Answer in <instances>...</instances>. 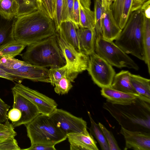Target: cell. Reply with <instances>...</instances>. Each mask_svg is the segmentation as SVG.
<instances>
[{
	"label": "cell",
	"mask_w": 150,
	"mask_h": 150,
	"mask_svg": "<svg viewBox=\"0 0 150 150\" xmlns=\"http://www.w3.org/2000/svg\"><path fill=\"white\" fill-rule=\"evenodd\" d=\"M7 116L8 119L13 123L17 122L20 119L21 113L18 109L13 108L8 112Z\"/></svg>",
	"instance_id": "cell-41"
},
{
	"label": "cell",
	"mask_w": 150,
	"mask_h": 150,
	"mask_svg": "<svg viewBox=\"0 0 150 150\" xmlns=\"http://www.w3.org/2000/svg\"><path fill=\"white\" fill-rule=\"evenodd\" d=\"M148 0H133L132 12L140 9L142 5Z\"/></svg>",
	"instance_id": "cell-44"
},
{
	"label": "cell",
	"mask_w": 150,
	"mask_h": 150,
	"mask_svg": "<svg viewBox=\"0 0 150 150\" xmlns=\"http://www.w3.org/2000/svg\"><path fill=\"white\" fill-rule=\"evenodd\" d=\"M14 91L28 100L37 108L40 114L49 116L57 108L53 99L38 91L17 83L12 88Z\"/></svg>",
	"instance_id": "cell-9"
},
{
	"label": "cell",
	"mask_w": 150,
	"mask_h": 150,
	"mask_svg": "<svg viewBox=\"0 0 150 150\" xmlns=\"http://www.w3.org/2000/svg\"><path fill=\"white\" fill-rule=\"evenodd\" d=\"M19 5L17 17L33 12L40 8V5L37 0H16Z\"/></svg>",
	"instance_id": "cell-28"
},
{
	"label": "cell",
	"mask_w": 150,
	"mask_h": 150,
	"mask_svg": "<svg viewBox=\"0 0 150 150\" xmlns=\"http://www.w3.org/2000/svg\"><path fill=\"white\" fill-rule=\"evenodd\" d=\"M13 35L27 46L56 35L54 22L40 8L13 20Z\"/></svg>",
	"instance_id": "cell-1"
},
{
	"label": "cell",
	"mask_w": 150,
	"mask_h": 150,
	"mask_svg": "<svg viewBox=\"0 0 150 150\" xmlns=\"http://www.w3.org/2000/svg\"><path fill=\"white\" fill-rule=\"evenodd\" d=\"M10 106L6 104L0 98V123H4L8 119V111Z\"/></svg>",
	"instance_id": "cell-40"
},
{
	"label": "cell",
	"mask_w": 150,
	"mask_h": 150,
	"mask_svg": "<svg viewBox=\"0 0 150 150\" xmlns=\"http://www.w3.org/2000/svg\"><path fill=\"white\" fill-rule=\"evenodd\" d=\"M143 40L144 59L147 65L149 73L150 74V19L145 16L143 28Z\"/></svg>",
	"instance_id": "cell-24"
},
{
	"label": "cell",
	"mask_w": 150,
	"mask_h": 150,
	"mask_svg": "<svg viewBox=\"0 0 150 150\" xmlns=\"http://www.w3.org/2000/svg\"><path fill=\"white\" fill-rule=\"evenodd\" d=\"M0 77L2 78L12 81H17L18 83H21V82L15 78L12 77L7 74L4 70L0 68Z\"/></svg>",
	"instance_id": "cell-45"
},
{
	"label": "cell",
	"mask_w": 150,
	"mask_h": 150,
	"mask_svg": "<svg viewBox=\"0 0 150 150\" xmlns=\"http://www.w3.org/2000/svg\"><path fill=\"white\" fill-rule=\"evenodd\" d=\"M80 9L79 0H74L71 21L76 25H79Z\"/></svg>",
	"instance_id": "cell-39"
},
{
	"label": "cell",
	"mask_w": 150,
	"mask_h": 150,
	"mask_svg": "<svg viewBox=\"0 0 150 150\" xmlns=\"http://www.w3.org/2000/svg\"><path fill=\"white\" fill-rule=\"evenodd\" d=\"M95 52L112 66L118 68L126 67L138 70V65L131 58L112 41L96 37Z\"/></svg>",
	"instance_id": "cell-6"
},
{
	"label": "cell",
	"mask_w": 150,
	"mask_h": 150,
	"mask_svg": "<svg viewBox=\"0 0 150 150\" xmlns=\"http://www.w3.org/2000/svg\"><path fill=\"white\" fill-rule=\"evenodd\" d=\"M70 150H98L96 142L87 129L79 133L67 134Z\"/></svg>",
	"instance_id": "cell-15"
},
{
	"label": "cell",
	"mask_w": 150,
	"mask_h": 150,
	"mask_svg": "<svg viewBox=\"0 0 150 150\" xmlns=\"http://www.w3.org/2000/svg\"><path fill=\"white\" fill-rule=\"evenodd\" d=\"M77 31L81 51L88 56L95 53L96 38L95 30L82 28L79 25Z\"/></svg>",
	"instance_id": "cell-19"
},
{
	"label": "cell",
	"mask_w": 150,
	"mask_h": 150,
	"mask_svg": "<svg viewBox=\"0 0 150 150\" xmlns=\"http://www.w3.org/2000/svg\"><path fill=\"white\" fill-rule=\"evenodd\" d=\"M0 68L7 74L21 82L23 79H27L34 81L50 83L49 69L28 62L15 70Z\"/></svg>",
	"instance_id": "cell-11"
},
{
	"label": "cell",
	"mask_w": 150,
	"mask_h": 150,
	"mask_svg": "<svg viewBox=\"0 0 150 150\" xmlns=\"http://www.w3.org/2000/svg\"><path fill=\"white\" fill-rule=\"evenodd\" d=\"M98 125L107 140L109 146V150H121L112 133L108 130L101 123L99 122Z\"/></svg>",
	"instance_id": "cell-34"
},
{
	"label": "cell",
	"mask_w": 150,
	"mask_h": 150,
	"mask_svg": "<svg viewBox=\"0 0 150 150\" xmlns=\"http://www.w3.org/2000/svg\"><path fill=\"white\" fill-rule=\"evenodd\" d=\"M49 116L66 134L80 132L87 129V123L82 118L77 117L62 109L57 108Z\"/></svg>",
	"instance_id": "cell-10"
},
{
	"label": "cell",
	"mask_w": 150,
	"mask_h": 150,
	"mask_svg": "<svg viewBox=\"0 0 150 150\" xmlns=\"http://www.w3.org/2000/svg\"><path fill=\"white\" fill-rule=\"evenodd\" d=\"M136 101L130 105H122L112 104L110 103L104 104V108L108 111L118 122L122 127L130 130L132 129L142 128L146 131L150 130V115L144 110L150 109L149 103L140 99L138 105Z\"/></svg>",
	"instance_id": "cell-4"
},
{
	"label": "cell",
	"mask_w": 150,
	"mask_h": 150,
	"mask_svg": "<svg viewBox=\"0 0 150 150\" xmlns=\"http://www.w3.org/2000/svg\"><path fill=\"white\" fill-rule=\"evenodd\" d=\"M22 150H56L55 145H48L37 144L31 145L30 147Z\"/></svg>",
	"instance_id": "cell-42"
},
{
	"label": "cell",
	"mask_w": 150,
	"mask_h": 150,
	"mask_svg": "<svg viewBox=\"0 0 150 150\" xmlns=\"http://www.w3.org/2000/svg\"><path fill=\"white\" fill-rule=\"evenodd\" d=\"M74 0H63L62 21H71Z\"/></svg>",
	"instance_id": "cell-37"
},
{
	"label": "cell",
	"mask_w": 150,
	"mask_h": 150,
	"mask_svg": "<svg viewBox=\"0 0 150 150\" xmlns=\"http://www.w3.org/2000/svg\"><path fill=\"white\" fill-rule=\"evenodd\" d=\"M38 2H39L40 6V5L41 4V0H37Z\"/></svg>",
	"instance_id": "cell-49"
},
{
	"label": "cell",
	"mask_w": 150,
	"mask_h": 150,
	"mask_svg": "<svg viewBox=\"0 0 150 150\" xmlns=\"http://www.w3.org/2000/svg\"><path fill=\"white\" fill-rule=\"evenodd\" d=\"M79 1L81 4L83 6L88 7L91 6V0H79Z\"/></svg>",
	"instance_id": "cell-47"
},
{
	"label": "cell",
	"mask_w": 150,
	"mask_h": 150,
	"mask_svg": "<svg viewBox=\"0 0 150 150\" xmlns=\"http://www.w3.org/2000/svg\"><path fill=\"white\" fill-rule=\"evenodd\" d=\"M79 25L83 28L94 29L95 17L94 12L90 8L82 6L79 2Z\"/></svg>",
	"instance_id": "cell-25"
},
{
	"label": "cell",
	"mask_w": 150,
	"mask_h": 150,
	"mask_svg": "<svg viewBox=\"0 0 150 150\" xmlns=\"http://www.w3.org/2000/svg\"><path fill=\"white\" fill-rule=\"evenodd\" d=\"M25 125L31 145H55L67 138V134L56 125L49 116L40 114Z\"/></svg>",
	"instance_id": "cell-5"
},
{
	"label": "cell",
	"mask_w": 150,
	"mask_h": 150,
	"mask_svg": "<svg viewBox=\"0 0 150 150\" xmlns=\"http://www.w3.org/2000/svg\"><path fill=\"white\" fill-rule=\"evenodd\" d=\"M8 119L4 123H0V141L10 137H15L17 133Z\"/></svg>",
	"instance_id": "cell-33"
},
{
	"label": "cell",
	"mask_w": 150,
	"mask_h": 150,
	"mask_svg": "<svg viewBox=\"0 0 150 150\" xmlns=\"http://www.w3.org/2000/svg\"><path fill=\"white\" fill-rule=\"evenodd\" d=\"M12 91L13 98L12 107L18 109L21 113L20 119L11 123L14 128L27 124L40 114L37 107L30 100L17 92Z\"/></svg>",
	"instance_id": "cell-12"
},
{
	"label": "cell",
	"mask_w": 150,
	"mask_h": 150,
	"mask_svg": "<svg viewBox=\"0 0 150 150\" xmlns=\"http://www.w3.org/2000/svg\"><path fill=\"white\" fill-rule=\"evenodd\" d=\"M56 35L27 46L25 51L21 54L22 59L31 64L44 67H59L65 65L66 61Z\"/></svg>",
	"instance_id": "cell-3"
},
{
	"label": "cell",
	"mask_w": 150,
	"mask_h": 150,
	"mask_svg": "<svg viewBox=\"0 0 150 150\" xmlns=\"http://www.w3.org/2000/svg\"><path fill=\"white\" fill-rule=\"evenodd\" d=\"M150 0L144 3L140 9L143 12L145 16L150 19Z\"/></svg>",
	"instance_id": "cell-43"
},
{
	"label": "cell",
	"mask_w": 150,
	"mask_h": 150,
	"mask_svg": "<svg viewBox=\"0 0 150 150\" xmlns=\"http://www.w3.org/2000/svg\"><path fill=\"white\" fill-rule=\"evenodd\" d=\"M102 5V0H97Z\"/></svg>",
	"instance_id": "cell-48"
},
{
	"label": "cell",
	"mask_w": 150,
	"mask_h": 150,
	"mask_svg": "<svg viewBox=\"0 0 150 150\" xmlns=\"http://www.w3.org/2000/svg\"></svg>",
	"instance_id": "cell-51"
},
{
	"label": "cell",
	"mask_w": 150,
	"mask_h": 150,
	"mask_svg": "<svg viewBox=\"0 0 150 150\" xmlns=\"http://www.w3.org/2000/svg\"><path fill=\"white\" fill-rule=\"evenodd\" d=\"M120 132L125 140V150H150L149 133L131 131L122 127Z\"/></svg>",
	"instance_id": "cell-13"
},
{
	"label": "cell",
	"mask_w": 150,
	"mask_h": 150,
	"mask_svg": "<svg viewBox=\"0 0 150 150\" xmlns=\"http://www.w3.org/2000/svg\"><path fill=\"white\" fill-rule=\"evenodd\" d=\"M101 94L106 99L107 102L112 104L122 105H130L135 103L138 98L150 103L145 98L138 94L124 93L111 88H102Z\"/></svg>",
	"instance_id": "cell-14"
},
{
	"label": "cell",
	"mask_w": 150,
	"mask_h": 150,
	"mask_svg": "<svg viewBox=\"0 0 150 150\" xmlns=\"http://www.w3.org/2000/svg\"><path fill=\"white\" fill-rule=\"evenodd\" d=\"M12 29L13 20H6L0 16V50L15 41Z\"/></svg>",
	"instance_id": "cell-22"
},
{
	"label": "cell",
	"mask_w": 150,
	"mask_h": 150,
	"mask_svg": "<svg viewBox=\"0 0 150 150\" xmlns=\"http://www.w3.org/2000/svg\"><path fill=\"white\" fill-rule=\"evenodd\" d=\"M19 5L16 0H0V16L11 21L18 14Z\"/></svg>",
	"instance_id": "cell-23"
},
{
	"label": "cell",
	"mask_w": 150,
	"mask_h": 150,
	"mask_svg": "<svg viewBox=\"0 0 150 150\" xmlns=\"http://www.w3.org/2000/svg\"><path fill=\"white\" fill-rule=\"evenodd\" d=\"M114 0H102V6L103 8L109 7Z\"/></svg>",
	"instance_id": "cell-46"
},
{
	"label": "cell",
	"mask_w": 150,
	"mask_h": 150,
	"mask_svg": "<svg viewBox=\"0 0 150 150\" xmlns=\"http://www.w3.org/2000/svg\"><path fill=\"white\" fill-rule=\"evenodd\" d=\"M67 66L66 64L59 67H51L49 69L50 83L52 85L55 84L62 78L66 76Z\"/></svg>",
	"instance_id": "cell-31"
},
{
	"label": "cell",
	"mask_w": 150,
	"mask_h": 150,
	"mask_svg": "<svg viewBox=\"0 0 150 150\" xmlns=\"http://www.w3.org/2000/svg\"><path fill=\"white\" fill-rule=\"evenodd\" d=\"M144 15L141 9L132 11L115 43L127 54L144 61L143 28Z\"/></svg>",
	"instance_id": "cell-2"
},
{
	"label": "cell",
	"mask_w": 150,
	"mask_h": 150,
	"mask_svg": "<svg viewBox=\"0 0 150 150\" xmlns=\"http://www.w3.org/2000/svg\"><path fill=\"white\" fill-rule=\"evenodd\" d=\"M54 21L57 32L59 25L62 22L63 0H54Z\"/></svg>",
	"instance_id": "cell-36"
},
{
	"label": "cell",
	"mask_w": 150,
	"mask_h": 150,
	"mask_svg": "<svg viewBox=\"0 0 150 150\" xmlns=\"http://www.w3.org/2000/svg\"><path fill=\"white\" fill-rule=\"evenodd\" d=\"M103 9L101 5L97 0L94 3V13L95 17V31L96 37L102 36V16Z\"/></svg>",
	"instance_id": "cell-29"
},
{
	"label": "cell",
	"mask_w": 150,
	"mask_h": 150,
	"mask_svg": "<svg viewBox=\"0 0 150 150\" xmlns=\"http://www.w3.org/2000/svg\"><path fill=\"white\" fill-rule=\"evenodd\" d=\"M103 9L102 16V37L104 39L113 41L118 37L122 30L117 24L110 8L106 7Z\"/></svg>",
	"instance_id": "cell-16"
},
{
	"label": "cell",
	"mask_w": 150,
	"mask_h": 150,
	"mask_svg": "<svg viewBox=\"0 0 150 150\" xmlns=\"http://www.w3.org/2000/svg\"><path fill=\"white\" fill-rule=\"evenodd\" d=\"M28 62L21 61L14 57H2L0 60V67L15 70L26 64Z\"/></svg>",
	"instance_id": "cell-30"
},
{
	"label": "cell",
	"mask_w": 150,
	"mask_h": 150,
	"mask_svg": "<svg viewBox=\"0 0 150 150\" xmlns=\"http://www.w3.org/2000/svg\"><path fill=\"white\" fill-rule=\"evenodd\" d=\"M0 59H1V58L0 57Z\"/></svg>",
	"instance_id": "cell-50"
},
{
	"label": "cell",
	"mask_w": 150,
	"mask_h": 150,
	"mask_svg": "<svg viewBox=\"0 0 150 150\" xmlns=\"http://www.w3.org/2000/svg\"><path fill=\"white\" fill-rule=\"evenodd\" d=\"M79 25H76L71 20L62 21L60 23L57 33L63 40L76 50L81 51L79 42L77 28Z\"/></svg>",
	"instance_id": "cell-18"
},
{
	"label": "cell",
	"mask_w": 150,
	"mask_h": 150,
	"mask_svg": "<svg viewBox=\"0 0 150 150\" xmlns=\"http://www.w3.org/2000/svg\"><path fill=\"white\" fill-rule=\"evenodd\" d=\"M56 38L66 61L67 66L66 77L71 82H74L79 74L87 70L89 56L76 50L63 40L57 33Z\"/></svg>",
	"instance_id": "cell-7"
},
{
	"label": "cell",
	"mask_w": 150,
	"mask_h": 150,
	"mask_svg": "<svg viewBox=\"0 0 150 150\" xmlns=\"http://www.w3.org/2000/svg\"><path fill=\"white\" fill-rule=\"evenodd\" d=\"M54 86V91L59 95L67 93L73 87L71 82L67 77L66 76L59 80Z\"/></svg>",
	"instance_id": "cell-32"
},
{
	"label": "cell",
	"mask_w": 150,
	"mask_h": 150,
	"mask_svg": "<svg viewBox=\"0 0 150 150\" xmlns=\"http://www.w3.org/2000/svg\"><path fill=\"white\" fill-rule=\"evenodd\" d=\"M40 8L54 21V0H41Z\"/></svg>",
	"instance_id": "cell-38"
},
{
	"label": "cell",
	"mask_w": 150,
	"mask_h": 150,
	"mask_svg": "<svg viewBox=\"0 0 150 150\" xmlns=\"http://www.w3.org/2000/svg\"><path fill=\"white\" fill-rule=\"evenodd\" d=\"M87 112L91 123L89 129L90 134L96 138L102 150H109L107 140L98 124H96L93 120L90 112Z\"/></svg>",
	"instance_id": "cell-26"
},
{
	"label": "cell",
	"mask_w": 150,
	"mask_h": 150,
	"mask_svg": "<svg viewBox=\"0 0 150 150\" xmlns=\"http://www.w3.org/2000/svg\"><path fill=\"white\" fill-rule=\"evenodd\" d=\"M132 2L133 0H114L110 7L115 20L122 30L132 12Z\"/></svg>",
	"instance_id": "cell-17"
},
{
	"label": "cell",
	"mask_w": 150,
	"mask_h": 150,
	"mask_svg": "<svg viewBox=\"0 0 150 150\" xmlns=\"http://www.w3.org/2000/svg\"><path fill=\"white\" fill-rule=\"evenodd\" d=\"M14 137H9L0 141V150H21Z\"/></svg>",
	"instance_id": "cell-35"
},
{
	"label": "cell",
	"mask_w": 150,
	"mask_h": 150,
	"mask_svg": "<svg viewBox=\"0 0 150 150\" xmlns=\"http://www.w3.org/2000/svg\"><path fill=\"white\" fill-rule=\"evenodd\" d=\"M130 80L132 85L137 93L150 102V80L131 73Z\"/></svg>",
	"instance_id": "cell-21"
},
{
	"label": "cell",
	"mask_w": 150,
	"mask_h": 150,
	"mask_svg": "<svg viewBox=\"0 0 150 150\" xmlns=\"http://www.w3.org/2000/svg\"><path fill=\"white\" fill-rule=\"evenodd\" d=\"M26 46L15 40L0 50V57H14L20 54Z\"/></svg>",
	"instance_id": "cell-27"
},
{
	"label": "cell",
	"mask_w": 150,
	"mask_h": 150,
	"mask_svg": "<svg viewBox=\"0 0 150 150\" xmlns=\"http://www.w3.org/2000/svg\"><path fill=\"white\" fill-rule=\"evenodd\" d=\"M89 56L87 70L93 82L101 88H111L116 74L112 66L95 52Z\"/></svg>",
	"instance_id": "cell-8"
},
{
	"label": "cell",
	"mask_w": 150,
	"mask_h": 150,
	"mask_svg": "<svg viewBox=\"0 0 150 150\" xmlns=\"http://www.w3.org/2000/svg\"><path fill=\"white\" fill-rule=\"evenodd\" d=\"M130 72L128 70H122L116 74L114 77L111 88L124 93L138 94L130 83Z\"/></svg>",
	"instance_id": "cell-20"
}]
</instances>
